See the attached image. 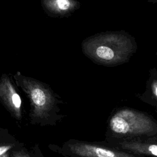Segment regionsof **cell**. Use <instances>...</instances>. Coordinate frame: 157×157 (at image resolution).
Segmentation results:
<instances>
[{
  "instance_id": "obj_5",
  "label": "cell",
  "mask_w": 157,
  "mask_h": 157,
  "mask_svg": "<svg viewBox=\"0 0 157 157\" xmlns=\"http://www.w3.org/2000/svg\"><path fill=\"white\" fill-rule=\"evenodd\" d=\"M110 146L142 157H157V135L128 139L105 137Z\"/></svg>"
},
{
  "instance_id": "obj_6",
  "label": "cell",
  "mask_w": 157,
  "mask_h": 157,
  "mask_svg": "<svg viewBox=\"0 0 157 157\" xmlns=\"http://www.w3.org/2000/svg\"><path fill=\"white\" fill-rule=\"evenodd\" d=\"M0 102L17 122L23 118V101L15 82L9 75L2 74L0 77Z\"/></svg>"
},
{
  "instance_id": "obj_11",
  "label": "cell",
  "mask_w": 157,
  "mask_h": 157,
  "mask_svg": "<svg viewBox=\"0 0 157 157\" xmlns=\"http://www.w3.org/2000/svg\"><path fill=\"white\" fill-rule=\"evenodd\" d=\"M12 151H9L5 154H4L3 155L0 156V157H10V154H11Z\"/></svg>"
},
{
  "instance_id": "obj_3",
  "label": "cell",
  "mask_w": 157,
  "mask_h": 157,
  "mask_svg": "<svg viewBox=\"0 0 157 157\" xmlns=\"http://www.w3.org/2000/svg\"><path fill=\"white\" fill-rule=\"evenodd\" d=\"M157 135V120L131 107L115 110L107 121L105 137L128 139Z\"/></svg>"
},
{
  "instance_id": "obj_10",
  "label": "cell",
  "mask_w": 157,
  "mask_h": 157,
  "mask_svg": "<svg viewBox=\"0 0 157 157\" xmlns=\"http://www.w3.org/2000/svg\"><path fill=\"white\" fill-rule=\"evenodd\" d=\"M10 157H44L39 144L36 143L28 149L26 146L12 151Z\"/></svg>"
},
{
  "instance_id": "obj_7",
  "label": "cell",
  "mask_w": 157,
  "mask_h": 157,
  "mask_svg": "<svg viewBox=\"0 0 157 157\" xmlns=\"http://www.w3.org/2000/svg\"><path fill=\"white\" fill-rule=\"evenodd\" d=\"M44 12L52 18H68L80 6L77 0H40Z\"/></svg>"
},
{
  "instance_id": "obj_1",
  "label": "cell",
  "mask_w": 157,
  "mask_h": 157,
  "mask_svg": "<svg viewBox=\"0 0 157 157\" xmlns=\"http://www.w3.org/2000/svg\"><path fill=\"white\" fill-rule=\"evenodd\" d=\"M83 53L94 63L115 67L128 62L137 50L135 38L124 30L105 31L85 38Z\"/></svg>"
},
{
  "instance_id": "obj_9",
  "label": "cell",
  "mask_w": 157,
  "mask_h": 157,
  "mask_svg": "<svg viewBox=\"0 0 157 157\" xmlns=\"http://www.w3.org/2000/svg\"><path fill=\"white\" fill-rule=\"evenodd\" d=\"M23 146L25 144L11 134L8 128H0V156Z\"/></svg>"
},
{
  "instance_id": "obj_2",
  "label": "cell",
  "mask_w": 157,
  "mask_h": 157,
  "mask_svg": "<svg viewBox=\"0 0 157 157\" xmlns=\"http://www.w3.org/2000/svg\"><path fill=\"white\" fill-rule=\"evenodd\" d=\"M13 78L16 86L21 88L29 99L28 119L31 124L54 126L66 117L60 113L59 105L64 104V101L48 84L25 76L19 71Z\"/></svg>"
},
{
  "instance_id": "obj_8",
  "label": "cell",
  "mask_w": 157,
  "mask_h": 157,
  "mask_svg": "<svg viewBox=\"0 0 157 157\" xmlns=\"http://www.w3.org/2000/svg\"><path fill=\"white\" fill-rule=\"evenodd\" d=\"M140 100L154 107L157 113V69L149 71V77L146 82L145 91L137 96Z\"/></svg>"
},
{
  "instance_id": "obj_4",
  "label": "cell",
  "mask_w": 157,
  "mask_h": 157,
  "mask_svg": "<svg viewBox=\"0 0 157 157\" xmlns=\"http://www.w3.org/2000/svg\"><path fill=\"white\" fill-rule=\"evenodd\" d=\"M48 148L63 157H142L117 150L104 140L90 142L70 139L60 145L50 144Z\"/></svg>"
},
{
  "instance_id": "obj_13",
  "label": "cell",
  "mask_w": 157,
  "mask_h": 157,
  "mask_svg": "<svg viewBox=\"0 0 157 157\" xmlns=\"http://www.w3.org/2000/svg\"><path fill=\"white\" fill-rule=\"evenodd\" d=\"M156 54H157V49H156Z\"/></svg>"
},
{
  "instance_id": "obj_12",
  "label": "cell",
  "mask_w": 157,
  "mask_h": 157,
  "mask_svg": "<svg viewBox=\"0 0 157 157\" xmlns=\"http://www.w3.org/2000/svg\"><path fill=\"white\" fill-rule=\"evenodd\" d=\"M148 2L150 3H153V4H155L157 3V0H147Z\"/></svg>"
}]
</instances>
